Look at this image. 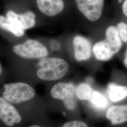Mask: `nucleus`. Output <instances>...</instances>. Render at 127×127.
I'll return each mask as SVG.
<instances>
[{
	"label": "nucleus",
	"mask_w": 127,
	"mask_h": 127,
	"mask_svg": "<svg viewBox=\"0 0 127 127\" xmlns=\"http://www.w3.org/2000/svg\"><path fill=\"white\" fill-rule=\"evenodd\" d=\"M94 91L88 84L81 83L76 87L75 94L79 99L90 102Z\"/></svg>",
	"instance_id": "obj_15"
},
{
	"label": "nucleus",
	"mask_w": 127,
	"mask_h": 127,
	"mask_svg": "<svg viewBox=\"0 0 127 127\" xmlns=\"http://www.w3.org/2000/svg\"><path fill=\"white\" fill-rule=\"evenodd\" d=\"M110 100L113 102H118L127 97V86L111 83L107 89Z\"/></svg>",
	"instance_id": "obj_14"
},
{
	"label": "nucleus",
	"mask_w": 127,
	"mask_h": 127,
	"mask_svg": "<svg viewBox=\"0 0 127 127\" xmlns=\"http://www.w3.org/2000/svg\"><path fill=\"white\" fill-rule=\"evenodd\" d=\"M37 6L41 13L46 17H54L64 9L63 0H36Z\"/></svg>",
	"instance_id": "obj_10"
},
{
	"label": "nucleus",
	"mask_w": 127,
	"mask_h": 127,
	"mask_svg": "<svg viewBox=\"0 0 127 127\" xmlns=\"http://www.w3.org/2000/svg\"><path fill=\"white\" fill-rule=\"evenodd\" d=\"M12 62L34 61L48 57L49 51L43 43L36 39L25 38L9 47Z\"/></svg>",
	"instance_id": "obj_4"
},
{
	"label": "nucleus",
	"mask_w": 127,
	"mask_h": 127,
	"mask_svg": "<svg viewBox=\"0 0 127 127\" xmlns=\"http://www.w3.org/2000/svg\"><path fill=\"white\" fill-rule=\"evenodd\" d=\"M90 102L96 107L101 109L105 108L108 105L106 98L100 92L95 91H94Z\"/></svg>",
	"instance_id": "obj_16"
},
{
	"label": "nucleus",
	"mask_w": 127,
	"mask_h": 127,
	"mask_svg": "<svg viewBox=\"0 0 127 127\" xmlns=\"http://www.w3.org/2000/svg\"><path fill=\"white\" fill-rule=\"evenodd\" d=\"M92 51L95 59L102 61H108L115 55L105 39L95 43L93 47Z\"/></svg>",
	"instance_id": "obj_12"
},
{
	"label": "nucleus",
	"mask_w": 127,
	"mask_h": 127,
	"mask_svg": "<svg viewBox=\"0 0 127 127\" xmlns=\"http://www.w3.org/2000/svg\"><path fill=\"white\" fill-rule=\"evenodd\" d=\"M23 127H49L46 124L41 123H28Z\"/></svg>",
	"instance_id": "obj_20"
},
{
	"label": "nucleus",
	"mask_w": 127,
	"mask_h": 127,
	"mask_svg": "<svg viewBox=\"0 0 127 127\" xmlns=\"http://www.w3.org/2000/svg\"><path fill=\"white\" fill-rule=\"evenodd\" d=\"M1 86L0 95L18 109L28 123L47 124L45 101L38 96L32 84L16 80Z\"/></svg>",
	"instance_id": "obj_1"
},
{
	"label": "nucleus",
	"mask_w": 127,
	"mask_h": 127,
	"mask_svg": "<svg viewBox=\"0 0 127 127\" xmlns=\"http://www.w3.org/2000/svg\"><path fill=\"white\" fill-rule=\"evenodd\" d=\"M74 56L77 61H86L91 59L92 48L91 42L82 35H76L72 41Z\"/></svg>",
	"instance_id": "obj_9"
},
{
	"label": "nucleus",
	"mask_w": 127,
	"mask_h": 127,
	"mask_svg": "<svg viewBox=\"0 0 127 127\" xmlns=\"http://www.w3.org/2000/svg\"><path fill=\"white\" fill-rule=\"evenodd\" d=\"M105 40L108 43L113 52L116 54L120 50L123 45V41L119 36L117 27L110 26L105 31Z\"/></svg>",
	"instance_id": "obj_13"
},
{
	"label": "nucleus",
	"mask_w": 127,
	"mask_h": 127,
	"mask_svg": "<svg viewBox=\"0 0 127 127\" xmlns=\"http://www.w3.org/2000/svg\"><path fill=\"white\" fill-rule=\"evenodd\" d=\"M123 64L125 67L127 69V49L124 55V57L123 59Z\"/></svg>",
	"instance_id": "obj_22"
},
{
	"label": "nucleus",
	"mask_w": 127,
	"mask_h": 127,
	"mask_svg": "<svg viewBox=\"0 0 127 127\" xmlns=\"http://www.w3.org/2000/svg\"><path fill=\"white\" fill-rule=\"evenodd\" d=\"M8 76V73L5 69L0 61V84L2 85L5 82Z\"/></svg>",
	"instance_id": "obj_19"
},
{
	"label": "nucleus",
	"mask_w": 127,
	"mask_h": 127,
	"mask_svg": "<svg viewBox=\"0 0 127 127\" xmlns=\"http://www.w3.org/2000/svg\"><path fill=\"white\" fill-rule=\"evenodd\" d=\"M69 66L65 60L47 57L41 59L12 63L11 72L16 80L33 84L37 82H56L65 76Z\"/></svg>",
	"instance_id": "obj_2"
},
{
	"label": "nucleus",
	"mask_w": 127,
	"mask_h": 127,
	"mask_svg": "<svg viewBox=\"0 0 127 127\" xmlns=\"http://www.w3.org/2000/svg\"><path fill=\"white\" fill-rule=\"evenodd\" d=\"M106 118L113 125L127 122V105H114L110 106L106 112Z\"/></svg>",
	"instance_id": "obj_11"
},
{
	"label": "nucleus",
	"mask_w": 127,
	"mask_h": 127,
	"mask_svg": "<svg viewBox=\"0 0 127 127\" xmlns=\"http://www.w3.org/2000/svg\"><path fill=\"white\" fill-rule=\"evenodd\" d=\"M122 10L123 14L127 17V0H125L123 3Z\"/></svg>",
	"instance_id": "obj_21"
},
{
	"label": "nucleus",
	"mask_w": 127,
	"mask_h": 127,
	"mask_svg": "<svg viewBox=\"0 0 127 127\" xmlns=\"http://www.w3.org/2000/svg\"><path fill=\"white\" fill-rule=\"evenodd\" d=\"M5 15L26 31L34 28L36 25V15L30 10L18 12L13 9H8Z\"/></svg>",
	"instance_id": "obj_8"
},
{
	"label": "nucleus",
	"mask_w": 127,
	"mask_h": 127,
	"mask_svg": "<svg viewBox=\"0 0 127 127\" xmlns=\"http://www.w3.org/2000/svg\"><path fill=\"white\" fill-rule=\"evenodd\" d=\"M0 32L11 39L12 43L26 38V31L5 15H0Z\"/></svg>",
	"instance_id": "obj_7"
},
{
	"label": "nucleus",
	"mask_w": 127,
	"mask_h": 127,
	"mask_svg": "<svg viewBox=\"0 0 127 127\" xmlns=\"http://www.w3.org/2000/svg\"><path fill=\"white\" fill-rule=\"evenodd\" d=\"M28 123L18 109L0 95V127H23Z\"/></svg>",
	"instance_id": "obj_5"
},
{
	"label": "nucleus",
	"mask_w": 127,
	"mask_h": 127,
	"mask_svg": "<svg viewBox=\"0 0 127 127\" xmlns=\"http://www.w3.org/2000/svg\"><path fill=\"white\" fill-rule=\"evenodd\" d=\"M76 87L72 83L57 82L52 84L47 90L45 99L46 110H53L61 103L70 111L76 108Z\"/></svg>",
	"instance_id": "obj_3"
},
{
	"label": "nucleus",
	"mask_w": 127,
	"mask_h": 127,
	"mask_svg": "<svg viewBox=\"0 0 127 127\" xmlns=\"http://www.w3.org/2000/svg\"><path fill=\"white\" fill-rule=\"evenodd\" d=\"M61 127H90L86 123L79 120L69 121L64 123Z\"/></svg>",
	"instance_id": "obj_18"
},
{
	"label": "nucleus",
	"mask_w": 127,
	"mask_h": 127,
	"mask_svg": "<svg viewBox=\"0 0 127 127\" xmlns=\"http://www.w3.org/2000/svg\"><path fill=\"white\" fill-rule=\"evenodd\" d=\"M119 36L123 42L127 43V24L121 22L116 26Z\"/></svg>",
	"instance_id": "obj_17"
},
{
	"label": "nucleus",
	"mask_w": 127,
	"mask_h": 127,
	"mask_svg": "<svg viewBox=\"0 0 127 127\" xmlns=\"http://www.w3.org/2000/svg\"><path fill=\"white\" fill-rule=\"evenodd\" d=\"M77 8L89 21L95 22L100 18L104 0H75Z\"/></svg>",
	"instance_id": "obj_6"
}]
</instances>
